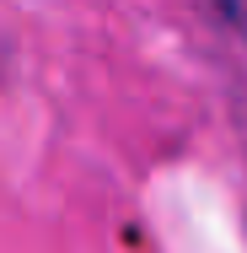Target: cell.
<instances>
[{"label": "cell", "instance_id": "obj_1", "mask_svg": "<svg viewBox=\"0 0 247 253\" xmlns=\"http://www.w3.org/2000/svg\"><path fill=\"white\" fill-rule=\"evenodd\" d=\"M215 5H220V16H226V22L247 38V0H215Z\"/></svg>", "mask_w": 247, "mask_h": 253}]
</instances>
